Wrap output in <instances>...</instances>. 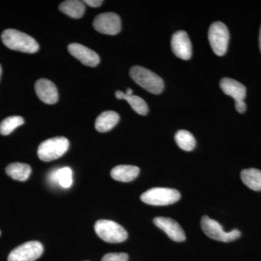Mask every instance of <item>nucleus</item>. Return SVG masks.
Segmentation results:
<instances>
[{"instance_id": "ddd939ff", "label": "nucleus", "mask_w": 261, "mask_h": 261, "mask_svg": "<svg viewBox=\"0 0 261 261\" xmlns=\"http://www.w3.org/2000/svg\"><path fill=\"white\" fill-rule=\"evenodd\" d=\"M35 90L38 97L48 105L55 104L58 100V92L56 86L51 81L41 79L36 82Z\"/></svg>"}, {"instance_id": "4be33fe9", "label": "nucleus", "mask_w": 261, "mask_h": 261, "mask_svg": "<svg viewBox=\"0 0 261 261\" xmlns=\"http://www.w3.org/2000/svg\"><path fill=\"white\" fill-rule=\"evenodd\" d=\"M24 123V119L20 116H10L5 118L0 123V134L3 136L9 135L17 128Z\"/></svg>"}, {"instance_id": "6ab92c4d", "label": "nucleus", "mask_w": 261, "mask_h": 261, "mask_svg": "<svg viewBox=\"0 0 261 261\" xmlns=\"http://www.w3.org/2000/svg\"><path fill=\"white\" fill-rule=\"evenodd\" d=\"M63 13L73 18H81L85 13V5L84 2L79 0H68L63 2L59 6Z\"/></svg>"}, {"instance_id": "1a4fd4ad", "label": "nucleus", "mask_w": 261, "mask_h": 261, "mask_svg": "<svg viewBox=\"0 0 261 261\" xmlns=\"http://www.w3.org/2000/svg\"><path fill=\"white\" fill-rule=\"evenodd\" d=\"M93 27L101 34L116 35L121 29V18L116 13H101L94 18Z\"/></svg>"}, {"instance_id": "dca6fc26", "label": "nucleus", "mask_w": 261, "mask_h": 261, "mask_svg": "<svg viewBox=\"0 0 261 261\" xmlns=\"http://www.w3.org/2000/svg\"><path fill=\"white\" fill-rule=\"evenodd\" d=\"M120 120L119 115L114 111H106L97 117L95 128L99 132H107L116 126Z\"/></svg>"}, {"instance_id": "f03ea898", "label": "nucleus", "mask_w": 261, "mask_h": 261, "mask_svg": "<svg viewBox=\"0 0 261 261\" xmlns=\"http://www.w3.org/2000/svg\"><path fill=\"white\" fill-rule=\"evenodd\" d=\"M130 75L136 83L145 89L147 92L154 94H159L164 89V82L159 75L144 67H132Z\"/></svg>"}, {"instance_id": "c85d7f7f", "label": "nucleus", "mask_w": 261, "mask_h": 261, "mask_svg": "<svg viewBox=\"0 0 261 261\" xmlns=\"http://www.w3.org/2000/svg\"><path fill=\"white\" fill-rule=\"evenodd\" d=\"M259 47H260V51H261V27L260 30V35H259Z\"/></svg>"}, {"instance_id": "f257e3e1", "label": "nucleus", "mask_w": 261, "mask_h": 261, "mask_svg": "<svg viewBox=\"0 0 261 261\" xmlns=\"http://www.w3.org/2000/svg\"><path fill=\"white\" fill-rule=\"evenodd\" d=\"M2 40L7 47L13 50L33 54L39 49V44L34 38L15 29L4 31L2 34Z\"/></svg>"}, {"instance_id": "a211bd4d", "label": "nucleus", "mask_w": 261, "mask_h": 261, "mask_svg": "<svg viewBox=\"0 0 261 261\" xmlns=\"http://www.w3.org/2000/svg\"><path fill=\"white\" fill-rule=\"evenodd\" d=\"M116 97L118 99H125L129 103L130 107L138 114L146 116L149 112L148 106L142 98L137 95H127L121 91H117Z\"/></svg>"}, {"instance_id": "20e7f679", "label": "nucleus", "mask_w": 261, "mask_h": 261, "mask_svg": "<svg viewBox=\"0 0 261 261\" xmlns=\"http://www.w3.org/2000/svg\"><path fill=\"white\" fill-rule=\"evenodd\" d=\"M140 198L148 205L165 206L178 202L181 198V194L174 189L154 187L144 192Z\"/></svg>"}, {"instance_id": "9d476101", "label": "nucleus", "mask_w": 261, "mask_h": 261, "mask_svg": "<svg viewBox=\"0 0 261 261\" xmlns=\"http://www.w3.org/2000/svg\"><path fill=\"white\" fill-rule=\"evenodd\" d=\"M171 48L175 56L184 61H188L192 57V44L187 32L178 31L171 39Z\"/></svg>"}, {"instance_id": "4468645a", "label": "nucleus", "mask_w": 261, "mask_h": 261, "mask_svg": "<svg viewBox=\"0 0 261 261\" xmlns=\"http://www.w3.org/2000/svg\"><path fill=\"white\" fill-rule=\"evenodd\" d=\"M220 87L224 94L233 98L235 102L244 101L246 97V88L245 86L232 79H222L220 82Z\"/></svg>"}, {"instance_id": "aec40b11", "label": "nucleus", "mask_w": 261, "mask_h": 261, "mask_svg": "<svg viewBox=\"0 0 261 261\" xmlns=\"http://www.w3.org/2000/svg\"><path fill=\"white\" fill-rule=\"evenodd\" d=\"M242 181L253 191H261V171L256 168H249L241 172Z\"/></svg>"}, {"instance_id": "2eb2a0df", "label": "nucleus", "mask_w": 261, "mask_h": 261, "mask_svg": "<svg viewBox=\"0 0 261 261\" xmlns=\"http://www.w3.org/2000/svg\"><path fill=\"white\" fill-rule=\"evenodd\" d=\"M140 168L130 165H120L113 168L111 175L113 179L122 182H130L140 174Z\"/></svg>"}, {"instance_id": "7c9ffc66", "label": "nucleus", "mask_w": 261, "mask_h": 261, "mask_svg": "<svg viewBox=\"0 0 261 261\" xmlns=\"http://www.w3.org/2000/svg\"><path fill=\"white\" fill-rule=\"evenodd\" d=\"M0 235H1V231H0Z\"/></svg>"}, {"instance_id": "393cba45", "label": "nucleus", "mask_w": 261, "mask_h": 261, "mask_svg": "<svg viewBox=\"0 0 261 261\" xmlns=\"http://www.w3.org/2000/svg\"><path fill=\"white\" fill-rule=\"evenodd\" d=\"M235 108L239 113H243L246 111L247 106L244 101H239L235 102Z\"/></svg>"}, {"instance_id": "423d86ee", "label": "nucleus", "mask_w": 261, "mask_h": 261, "mask_svg": "<svg viewBox=\"0 0 261 261\" xmlns=\"http://www.w3.org/2000/svg\"><path fill=\"white\" fill-rule=\"evenodd\" d=\"M201 228L208 238L217 241L229 243L240 238L241 233L238 229H233L229 232L224 231L222 226L218 221L203 216L201 219Z\"/></svg>"}, {"instance_id": "39448f33", "label": "nucleus", "mask_w": 261, "mask_h": 261, "mask_svg": "<svg viewBox=\"0 0 261 261\" xmlns=\"http://www.w3.org/2000/svg\"><path fill=\"white\" fill-rule=\"evenodd\" d=\"M98 236L106 243H123L128 238V233L123 226L111 220H99L94 224Z\"/></svg>"}, {"instance_id": "9b49d317", "label": "nucleus", "mask_w": 261, "mask_h": 261, "mask_svg": "<svg viewBox=\"0 0 261 261\" xmlns=\"http://www.w3.org/2000/svg\"><path fill=\"white\" fill-rule=\"evenodd\" d=\"M154 224L158 227L163 230L168 238L175 242H183L186 240L185 231L178 222L171 218L156 217L154 218Z\"/></svg>"}, {"instance_id": "c756f323", "label": "nucleus", "mask_w": 261, "mask_h": 261, "mask_svg": "<svg viewBox=\"0 0 261 261\" xmlns=\"http://www.w3.org/2000/svg\"><path fill=\"white\" fill-rule=\"evenodd\" d=\"M1 73H2V67H1V65H0V76H1Z\"/></svg>"}, {"instance_id": "412c9836", "label": "nucleus", "mask_w": 261, "mask_h": 261, "mask_svg": "<svg viewBox=\"0 0 261 261\" xmlns=\"http://www.w3.org/2000/svg\"><path fill=\"white\" fill-rule=\"evenodd\" d=\"M175 140L178 147L185 151H192L196 145L194 136L186 130H180L175 135Z\"/></svg>"}, {"instance_id": "bb28decb", "label": "nucleus", "mask_w": 261, "mask_h": 261, "mask_svg": "<svg viewBox=\"0 0 261 261\" xmlns=\"http://www.w3.org/2000/svg\"><path fill=\"white\" fill-rule=\"evenodd\" d=\"M49 181L51 182L53 184H56V185H58V177H57V169L54 170V171H51V173H49Z\"/></svg>"}, {"instance_id": "f3484780", "label": "nucleus", "mask_w": 261, "mask_h": 261, "mask_svg": "<svg viewBox=\"0 0 261 261\" xmlns=\"http://www.w3.org/2000/svg\"><path fill=\"white\" fill-rule=\"evenodd\" d=\"M7 174L17 181H25L32 173V168L28 164L14 163L8 165L5 169Z\"/></svg>"}, {"instance_id": "0eeeda50", "label": "nucleus", "mask_w": 261, "mask_h": 261, "mask_svg": "<svg viewBox=\"0 0 261 261\" xmlns=\"http://www.w3.org/2000/svg\"><path fill=\"white\" fill-rule=\"evenodd\" d=\"M208 40L216 56H224L229 41V32L226 25L219 21L213 23L209 29Z\"/></svg>"}, {"instance_id": "a878e982", "label": "nucleus", "mask_w": 261, "mask_h": 261, "mask_svg": "<svg viewBox=\"0 0 261 261\" xmlns=\"http://www.w3.org/2000/svg\"><path fill=\"white\" fill-rule=\"evenodd\" d=\"M84 3L92 8H98L102 5L103 1L102 0H86Z\"/></svg>"}, {"instance_id": "f8f14e48", "label": "nucleus", "mask_w": 261, "mask_h": 261, "mask_svg": "<svg viewBox=\"0 0 261 261\" xmlns=\"http://www.w3.org/2000/svg\"><path fill=\"white\" fill-rule=\"evenodd\" d=\"M68 49L72 56L87 66H97L100 61L99 56L95 51L79 43L70 44Z\"/></svg>"}, {"instance_id": "2f4dec72", "label": "nucleus", "mask_w": 261, "mask_h": 261, "mask_svg": "<svg viewBox=\"0 0 261 261\" xmlns=\"http://www.w3.org/2000/svg\"><path fill=\"white\" fill-rule=\"evenodd\" d=\"M86 261H89V260H86Z\"/></svg>"}, {"instance_id": "6e6552de", "label": "nucleus", "mask_w": 261, "mask_h": 261, "mask_svg": "<svg viewBox=\"0 0 261 261\" xmlns=\"http://www.w3.org/2000/svg\"><path fill=\"white\" fill-rule=\"evenodd\" d=\"M44 247L37 241H30L15 247L8 255V261H35L42 256Z\"/></svg>"}, {"instance_id": "5701e85b", "label": "nucleus", "mask_w": 261, "mask_h": 261, "mask_svg": "<svg viewBox=\"0 0 261 261\" xmlns=\"http://www.w3.org/2000/svg\"><path fill=\"white\" fill-rule=\"evenodd\" d=\"M57 177L58 185L63 188H69L73 183L72 171L69 167H64L57 169Z\"/></svg>"}, {"instance_id": "7ed1b4c3", "label": "nucleus", "mask_w": 261, "mask_h": 261, "mask_svg": "<svg viewBox=\"0 0 261 261\" xmlns=\"http://www.w3.org/2000/svg\"><path fill=\"white\" fill-rule=\"evenodd\" d=\"M70 143L64 137H57L44 141L38 148V157L44 162L60 159L68 151Z\"/></svg>"}, {"instance_id": "b1692460", "label": "nucleus", "mask_w": 261, "mask_h": 261, "mask_svg": "<svg viewBox=\"0 0 261 261\" xmlns=\"http://www.w3.org/2000/svg\"><path fill=\"white\" fill-rule=\"evenodd\" d=\"M128 255L124 252L108 253L103 256L101 261H128Z\"/></svg>"}, {"instance_id": "cd10ccee", "label": "nucleus", "mask_w": 261, "mask_h": 261, "mask_svg": "<svg viewBox=\"0 0 261 261\" xmlns=\"http://www.w3.org/2000/svg\"><path fill=\"white\" fill-rule=\"evenodd\" d=\"M126 94L127 95H132L133 94V91H132V89L128 88L126 89Z\"/></svg>"}]
</instances>
